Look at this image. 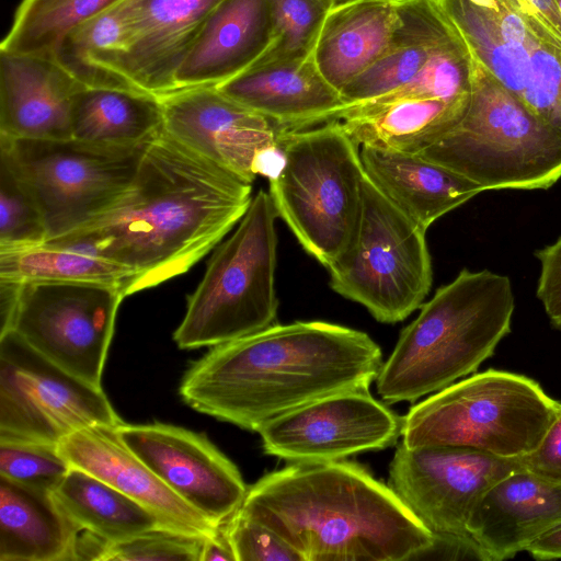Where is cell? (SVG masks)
<instances>
[{
  "label": "cell",
  "mask_w": 561,
  "mask_h": 561,
  "mask_svg": "<svg viewBox=\"0 0 561 561\" xmlns=\"http://www.w3.org/2000/svg\"><path fill=\"white\" fill-rule=\"evenodd\" d=\"M252 183L162 131L147 146L129 192L88 226L47 242L78 244L128 267L127 296L187 272L239 224Z\"/></svg>",
  "instance_id": "1"
},
{
  "label": "cell",
  "mask_w": 561,
  "mask_h": 561,
  "mask_svg": "<svg viewBox=\"0 0 561 561\" xmlns=\"http://www.w3.org/2000/svg\"><path fill=\"white\" fill-rule=\"evenodd\" d=\"M382 364L363 331L324 321L273 324L213 346L187 368L179 393L203 414L257 432L317 399L368 389Z\"/></svg>",
  "instance_id": "2"
},
{
  "label": "cell",
  "mask_w": 561,
  "mask_h": 561,
  "mask_svg": "<svg viewBox=\"0 0 561 561\" xmlns=\"http://www.w3.org/2000/svg\"><path fill=\"white\" fill-rule=\"evenodd\" d=\"M238 512L272 529L304 561L414 560L433 541L389 485L345 460L270 472L248 489Z\"/></svg>",
  "instance_id": "3"
},
{
  "label": "cell",
  "mask_w": 561,
  "mask_h": 561,
  "mask_svg": "<svg viewBox=\"0 0 561 561\" xmlns=\"http://www.w3.org/2000/svg\"><path fill=\"white\" fill-rule=\"evenodd\" d=\"M507 276L463 268L424 302L376 378L383 401L414 402L473 373L511 332Z\"/></svg>",
  "instance_id": "4"
},
{
  "label": "cell",
  "mask_w": 561,
  "mask_h": 561,
  "mask_svg": "<svg viewBox=\"0 0 561 561\" xmlns=\"http://www.w3.org/2000/svg\"><path fill=\"white\" fill-rule=\"evenodd\" d=\"M419 154L482 191L546 190L561 178V133L533 114L474 56L465 116Z\"/></svg>",
  "instance_id": "5"
},
{
  "label": "cell",
  "mask_w": 561,
  "mask_h": 561,
  "mask_svg": "<svg viewBox=\"0 0 561 561\" xmlns=\"http://www.w3.org/2000/svg\"><path fill=\"white\" fill-rule=\"evenodd\" d=\"M358 147L337 119L285 133L283 163L270 178L278 217L327 268L348 250L359 225L366 173Z\"/></svg>",
  "instance_id": "6"
},
{
  "label": "cell",
  "mask_w": 561,
  "mask_h": 561,
  "mask_svg": "<svg viewBox=\"0 0 561 561\" xmlns=\"http://www.w3.org/2000/svg\"><path fill=\"white\" fill-rule=\"evenodd\" d=\"M559 404L528 376L476 371L413 405L402 417V444L463 446L520 458L536 448Z\"/></svg>",
  "instance_id": "7"
},
{
  "label": "cell",
  "mask_w": 561,
  "mask_h": 561,
  "mask_svg": "<svg viewBox=\"0 0 561 561\" xmlns=\"http://www.w3.org/2000/svg\"><path fill=\"white\" fill-rule=\"evenodd\" d=\"M277 217L271 195L259 191L187 297L185 316L173 333L180 348L213 347L275 324Z\"/></svg>",
  "instance_id": "8"
},
{
  "label": "cell",
  "mask_w": 561,
  "mask_h": 561,
  "mask_svg": "<svg viewBox=\"0 0 561 561\" xmlns=\"http://www.w3.org/2000/svg\"><path fill=\"white\" fill-rule=\"evenodd\" d=\"M148 145L0 137V157L35 198L49 241L113 209L129 192Z\"/></svg>",
  "instance_id": "9"
},
{
  "label": "cell",
  "mask_w": 561,
  "mask_h": 561,
  "mask_svg": "<svg viewBox=\"0 0 561 561\" xmlns=\"http://www.w3.org/2000/svg\"><path fill=\"white\" fill-rule=\"evenodd\" d=\"M425 232L366 175L355 238L328 267L331 288L379 322L404 320L424 304L433 282Z\"/></svg>",
  "instance_id": "10"
},
{
  "label": "cell",
  "mask_w": 561,
  "mask_h": 561,
  "mask_svg": "<svg viewBox=\"0 0 561 561\" xmlns=\"http://www.w3.org/2000/svg\"><path fill=\"white\" fill-rule=\"evenodd\" d=\"M473 56L561 133V42L510 0H435Z\"/></svg>",
  "instance_id": "11"
},
{
  "label": "cell",
  "mask_w": 561,
  "mask_h": 561,
  "mask_svg": "<svg viewBox=\"0 0 561 561\" xmlns=\"http://www.w3.org/2000/svg\"><path fill=\"white\" fill-rule=\"evenodd\" d=\"M122 423L102 387L50 362L15 331L0 334V442L58 446L85 427Z\"/></svg>",
  "instance_id": "12"
},
{
  "label": "cell",
  "mask_w": 561,
  "mask_h": 561,
  "mask_svg": "<svg viewBox=\"0 0 561 561\" xmlns=\"http://www.w3.org/2000/svg\"><path fill=\"white\" fill-rule=\"evenodd\" d=\"M122 287L94 282H25L12 329L62 369L101 387Z\"/></svg>",
  "instance_id": "13"
},
{
  "label": "cell",
  "mask_w": 561,
  "mask_h": 561,
  "mask_svg": "<svg viewBox=\"0 0 561 561\" xmlns=\"http://www.w3.org/2000/svg\"><path fill=\"white\" fill-rule=\"evenodd\" d=\"M519 458L451 446L400 444L389 468V486L433 534L468 533L471 514L500 479L522 468Z\"/></svg>",
  "instance_id": "14"
},
{
  "label": "cell",
  "mask_w": 561,
  "mask_h": 561,
  "mask_svg": "<svg viewBox=\"0 0 561 561\" xmlns=\"http://www.w3.org/2000/svg\"><path fill=\"white\" fill-rule=\"evenodd\" d=\"M402 419L368 389L333 393L263 424L265 454L293 463L344 460L397 443Z\"/></svg>",
  "instance_id": "15"
},
{
  "label": "cell",
  "mask_w": 561,
  "mask_h": 561,
  "mask_svg": "<svg viewBox=\"0 0 561 561\" xmlns=\"http://www.w3.org/2000/svg\"><path fill=\"white\" fill-rule=\"evenodd\" d=\"M116 430L138 458L213 524L226 523L242 505L249 488L205 434L163 423H122Z\"/></svg>",
  "instance_id": "16"
},
{
  "label": "cell",
  "mask_w": 561,
  "mask_h": 561,
  "mask_svg": "<svg viewBox=\"0 0 561 561\" xmlns=\"http://www.w3.org/2000/svg\"><path fill=\"white\" fill-rule=\"evenodd\" d=\"M162 129L202 158L252 183L283 133L265 116L216 87L175 90L159 98Z\"/></svg>",
  "instance_id": "17"
},
{
  "label": "cell",
  "mask_w": 561,
  "mask_h": 561,
  "mask_svg": "<svg viewBox=\"0 0 561 561\" xmlns=\"http://www.w3.org/2000/svg\"><path fill=\"white\" fill-rule=\"evenodd\" d=\"M71 467L79 468L135 500L168 529L197 537L213 535L217 526L176 495L122 440L116 426L93 425L58 445Z\"/></svg>",
  "instance_id": "18"
},
{
  "label": "cell",
  "mask_w": 561,
  "mask_h": 561,
  "mask_svg": "<svg viewBox=\"0 0 561 561\" xmlns=\"http://www.w3.org/2000/svg\"><path fill=\"white\" fill-rule=\"evenodd\" d=\"M81 88L53 55L0 50V137L71 138V103Z\"/></svg>",
  "instance_id": "19"
},
{
  "label": "cell",
  "mask_w": 561,
  "mask_h": 561,
  "mask_svg": "<svg viewBox=\"0 0 561 561\" xmlns=\"http://www.w3.org/2000/svg\"><path fill=\"white\" fill-rule=\"evenodd\" d=\"M561 526V482L523 467L495 482L474 507L468 533L492 561L514 558Z\"/></svg>",
  "instance_id": "20"
},
{
  "label": "cell",
  "mask_w": 561,
  "mask_h": 561,
  "mask_svg": "<svg viewBox=\"0 0 561 561\" xmlns=\"http://www.w3.org/2000/svg\"><path fill=\"white\" fill-rule=\"evenodd\" d=\"M220 1L122 0L130 76L141 91L158 98L175 91V73Z\"/></svg>",
  "instance_id": "21"
},
{
  "label": "cell",
  "mask_w": 561,
  "mask_h": 561,
  "mask_svg": "<svg viewBox=\"0 0 561 561\" xmlns=\"http://www.w3.org/2000/svg\"><path fill=\"white\" fill-rule=\"evenodd\" d=\"M216 88L268 118L283 134L333 121L344 107L313 55L301 61L251 67Z\"/></svg>",
  "instance_id": "22"
},
{
  "label": "cell",
  "mask_w": 561,
  "mask_h": 561,
  "mask_svg": "<svg viewBox=\"0 0 561 561\" xmlns=\"http://www.w3.org/2000/svg\"><path fill=\"white\" fill-rule=\"evenodd\" d=\"M271 43L267 0H221L178 69L175 90L217 87L252 67Z\"/></svg>",
  "instance_id": "23"
},
{
  "label": "cell",
  "mask_w": 561,
  "mask_h": 561,
  "mask_svg": "<svg viewBox=\"0 0 561 561\" xmlns=\"http://www.w3.org/2000/svg\"><path fill=\"white\" fill-rule=\"evenodd\" d=\"M367 178L423 230L482 188L457 172L419 153L363 147Z\"/></svg>",
  "instance_id": "24"
},
{
  "label": "cell",
  "mask_w": 561,
  "mask_h": 561,
  "mask_svg": "<svg viewBox=\"0 0 561 561\" xmlns=\"http://www.w3.org/2000/svg\"><path fill=\"white\" fill-rule=\"evenodd\" d=\"M80 531L53 491L0 476V561H78Z\"/></svg>",
  "instance_id": "25"
},
{
  "label": "cell",
  "mask_w": 561,
  "mask_h": 561,
  "mask_svg": "<svg viewBox=\"0 0 561 561\" xmlns=\"http://www.w3.org/2000/svg\"><path fill=\"white\" fill-rule=\"evenodd\" d=\"M398 13L399 25L387 50L340 91L344 107L409 82L456 32L435 0H398Z\"/></svg>",
  "instance_id": "26"
},
{
  "label": "cell",
  "mask_w": 561,
  "mask_h": 561,
  "mask_svg": "<svg viewBox=\"0 0 561 561\" xmlns=\"http://www.w3.org/2000/svg\"><path fill=\"white\" fill-rule=\"evenodd\" d=\"M398 0H360L329 12L313 50L323 78L339 92L389 47Z\"/></svg>",
  "instance_id": "27"
},
{
  "label": "cell",
  "mask_w": 561,
  "mask_h": 561,
  "mask_svg": "<svg viewBox=\"0 0 561 561\" xmlns=\"http://www.w3.org/2000/svg\"><path fill=\"white\" fill-rule=\"evenodd\" d=\"M469 104L443 99H404L346 113L337 121L358 146L419 153L454 128Z\"/></svg>",
  "instance_id": "28"
},
{
  "label": "cell",
  "mask_w": 561,
  "mask_h": 561,
  "mask_svg": "<svg viewBox=\"0 0 561 561\" xmlns=\"http://www.w3.org/2000/svg\"><path fill=\"white\" fill-rule=\"evenodd\" d=\"M128 46L126 13L119 0L70 28L51 55L83 87L144 92L131 79Z\"/></svg>",
  "instance_id": "29"
},
{
  "label": "cell",
  "mask_w": 561,
  "mask_h": 561,
  "mask_svg": "<svg viewBox=\"0 0 561 561\" xmlns=\"http://www.w3.org/2000/svg\"><path fill=\"white\" fill-rule=\"evenodd\" d=\"M163 126L158 96L105 88H81L72 99L71 138L108 146L150 142Z\"/></svg>",
  "instance_id": "30"
},
{
  "label": "cell",
  "mask_w": 561,
  "mask_h": 561,
  "mask_svg": "<svg viewBox=\"0 0 561 561\" xmlns=\"http://www.w3.org/2000/svg\"><path fill=\"white\" fill-rule=\"evenodd\" d=\"M53 493L81 531L106 543L168 529L148 508L79 468L71 467Z\"/></svg>",
  "instance_id": "31"
},
{
  "label": "cell",
  "mask_w": 561,
  "mask_h": 561,
  "mask_svg": "<svg viewBox=\"0 0 561 561\" xmlns=\"http://www.w3.org/2000/svg\"><path fill=\"white\" fill-rule=\"evenodd\" d=\"M0 278L25 282H94L127 289L135 273L78 244L45 242L38 247L0 251Z\"/></svg>",
  "instance_id": "32"
},
{
  "label": "cell",
  "mask_w": 561,
  "mask_h": 561,
  "mask_svg": "<svg viewBox=\"0 0 561 561\" xmlns=\"http://www.w3.org/2000/svg\"><path fill=\"white\" fill-rule=\"evenodd\" d=\"M119 0H23L0 50L51 55L59 39L80 22Z\"/></svg>",
  "instance_id": "33"
},
{
  "label": "cell",
  "mask_w": 561,
  "mask_h": 561,
  "mask_svg": "<svg viewBox=\"0 0 561 561\" xmlns=\"http://www.w3.org/2000/svg\"><path fill=\"white\" fill-rule=\"evenodd\" d=\"M267 1L272 43L252 67L301 61L312 56L332 4L328 0Z\"/></svg>",
  "instance_id": "34"
},
{
  "label": "cell",
  "mask_w": 561,
  "mask_h": 561,
  "mask_svg": "<svg viewBox=\"0 0 561 561\" xmlns=\"http://www.w3.org/2000/svg\"><path fill=\"white\" fill-rule=\"evenodd\" d=\"M46 241V224L35 198L0 157V251L38 247Z\"/></svg>",
  "instance_id": "35"
},
{
  "label": "cell",
  "mask_w": 561,
  "mask_h": 561,
  "mask_svg": "<svg viewBox=\"0 0 561 561\" xmlns=\"http://www.w3.org/2000/svg\"><path fill=\"white\" fill-rule=\"evenodd\" d=\"M71 466L57 445L0 442V476L53 491Z\"/></svg>",
  "instance_id": "36"
},
{
  "label": "cell",
  "mask_w": 561,
  "mask_h": 561,
  "mask_svg": "<svg viewBox=\"0 0 561 561\" xmlns=\"http://www.w3.org/2000/svg\"><path fill=\"white\" fill-rule=\"evenodd\" d=\"M203 537L154 529L114 543H104L99 561H199Z\"/></svg>",
  "instance_id": "37"
},
{
  "label": "cell",
  "mask_w": 561,
  "mask_h": 561,
  "mask_svg": "<svg viewBox=\"0 0 561 561\" xmlns=\"http://www.w3.org/2000/svg\"><path fill=\"white\" fill-rule=\"evenodd\" d=\"M222 526L236 561H304L276 533L238 511Z\"/></svg>",
  "instance_id": "38"
},
{
  "label": "cell",
  "mask_w": 561,
  "mask_h": 561,
  "mask_svg": "<svg viewBox=\"0 0 561 561\" xmlns=\"http://www.w3.org/2000/svg\"><path fill=\"white\" fill-rule=\"evenodd\" d=\"M535 255L540 263L536 296L550 323L561 330V237Z\"/></svg>",
  "instance_id": "39"
},
{
  "label": "cell",
  "mask_w": 561,
  "mask_h": 561,
  "mask_svg": "<svg viewBox=\"0 0 561 561\" xmlns=\"http://www.w3.org/2000/svg\"><path fill=\"white\" fill-rule=\"evenodd\" d=\"M519 459L524 469L561 482V402L536 448Z\"/></svg>",
  "instance_id": "40"
},
{
  "label": "cell",
  "mask_w": 561,
  "mask_h": 561,
  "mask_svg": "<svg viewBox=\"0 0 561 561\" xmlns=\"http://www.w3.org/2000/svg\"><path fill=\"white\" fill-rule=\"evenodd\" d=\"M420 559L492 561L481 545L468 534H433L431 546L414 560Z\"/></svg>",
  "instance_id": "41"
},
{
  "label": "cell",
  "mask_w": 561,
  "mask_h": 561,
  "mask_svg": "<svg viewBox=\"0 0 561 561\" xmlns=\"http://www.w3.org/2000/svg\"><path fill=\"white\" fill-rule=\"evenodd\" d=\"M543 25L561 42V11L557 0H510Z\"/></svg>",
  "instance_id": "42"
},
{
  "label": "cell",
  "mask_w": 561,
  "mask_h": 561,
  "mask_svg": "<svg viewBox=\"0 0 561 561\" xmlns=\"http://www.w3.org/2000/svg\"><path fill=\"white\" fill-rule=\"evenodd\" d=\"M23 283L0 278V334L12 329Z\"/></svg>",
  "instance_id": "43"
},
{
  "label": "cell",
  "mask_w": 561,
  "mask_h": 561,
  "mask_svg": "<svg viewBox=\"0 0 561 561\" xmlns=\"http://www.w3.org/2000/svg\"><path fill=\"white\" fill-rule=\"evenodd\" d=\"M236 561L231 545L222 524L217 530L205 537L202 545L199 561Z\"/></svg>",
  "instance_id": "44"
},
{
  "label": "cell",
  "mask_w": 561,
  "mask_h": 561,
  "mask_svg": "<svg viewBox=\"0 0 561 561\" xmlns=\"http://www.w3.org/2000/svg\"><path fill=\"white\" fill-rule=\"evenodd\" d=\"M526 552L537 560L561 559V526L540 537Z\"/></svg>",
  "instance_id": "45"
},
{
  "label": "cell",
  "mask_w": 561,
  "mask_h": 561,
  "mask_svg": "<svg viewBox=\"0 0 561 561\" xmlns=\"http://www.w3.org/2000/svg\"><path fill=\"white\" fill-rule=\"evenodd\" d=\"M333 8L342 7L360 0H328ZM332 8V9H333Z\"/></svg>",
  "instance_id": "46"
},
{
  "label": "cell",
  "mask_w": 561,
  "mask_h": 561,
  "mask_svg": "<svg viewBox=\"0 0 561 561\" xmlns=\"http://www.w3.org/2000/svg\"><path fill=\"white\" fill-rule=\"evenodd\" d=\"M557 3H558L559 9H560V11H561V0H557Z\"/></svg>",
  "instance_id": "47"
}]
</instances>
